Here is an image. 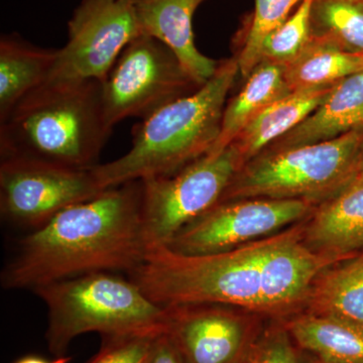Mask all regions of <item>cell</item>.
Segmentation results:
<instances>
[{"instance_id":"obj_17","label":"cell","mask_w":363,"mask_h":363,"mask_svg":"<svg viewBox=\"0 0 363 363\" xmlns=\"http://www.w3.org/2000/svg\"><path fill=\"white\" fill-rule=\"evenodd\" d=\"M58 49H45L16 35L0 40V123L51 76Z\"/></svg>"},{"instance_id":"obj_1","label":"cell","mask_w":363,"mask_h":363,"mask_svg":"<svg viewBox=\"0 0 363 363\" xmlns=\"http://www.w3.org/2000/svg\"><path fill=\"white\" fill-rule=\"evenodd\" d=\"M345 260L313 250L305 227L297 226L211 255L156 248L128 274L161 307L214 304L281 313L309 298L319 274Z\"/></svg>"},{"instance_id":"obj_5","label":"cell","mask_w":363,"mask_h":363,"mask_svg":"<svg viewBox=\"0 0 363 363\" xmlns=\"http://www.w3.org/2000/svg\"><path fill=\"white\" fill-rule=\"evenodd\" d=\"M48 308L45 340L54 357L67 355L74 339L166 330L164 308L150 300L131 279L99 272L63 279L33 290Z\"/></svg>"},{"instance_id":"obj_10","label":"cell","mask_w":363,"mask_h":363,"mask_svg":"<svg viewBox=\"0 0 363 363\" xmlns=\"http://www.w3.org/2000/svg\"><path fill=\"white\" fill-rule=\"evenodd\" d=\"M93 169H74L21 159L0 160V213L35 230L62 210L102 192Z\"/></svg>"},{"instance_id":"obj_29","label":"cell","mask_w":363,"mask_h":363,"mask_svg":"<svg viewBox=\"0 0 363 363\" xmlns=\"http://www.w3.org/2000/svg\"><path fill=\"white\" fill-rule=\"evenodd\" d=\"M359 173H363V143H362V150H360Z\"/></svg>"},{"instance_id":"obj_8","label":"cell","mask_w":363,"mask_h":363,"mask_svg":"<svg viewBox=\"0 0 363 363\" xmlns=\"http://www.w3.org/2000/svg\"><path fill=\"white\" fill-rule=\"evenodd\" d=\"M101 84L111 126L130 117L147 118L201 87L166 45L145 35L123 50Z\"/></svg>"},{"instance_id":"obj_16","label":"cell","mask_w":363,"mask_h":363,"mask_svg":"<svg viewBox=\"0 0 363 363\" xmlns=\"http://www.w3.org/2000/svg\"><path fill=\"white\" fill-rule=\"evenodd\" d=\"M333 87L292 91L266 107L231 143L240 155L241 164L259 156L269 145L302 123L322 104Z\"/></svg>"},{"instance_id":"obj_27","label":"cell","mask_w":363,"mask_h":363,"mask_svg":"<svg viewBox=\"0 0 363 363\" xmlns=\"http://www.w3.org/2000/svg\"><path fill=\"white\" fill-rule=\"evenodd\" d=\"M147 363H186L166 331L157 334Z\"/></svg>"},{"instance_id":"obj_18","label":"cell","mask_w":363,"mask_h":363,"mask_svg":"<svg viewBox=\"0 0 363 363\" xmlns=\"http://www.w3.org/2000/svg\"><path fill=\"white\" fill-rule=\"evenodd\" d=\"M291 92L286 81L285 67L260 62L245 79L240 92L227 100L220 135L208 154L216 155L225 150L255 116Z\"/></svg>"},{"instance_id":"obj_15","label":"cell","mask_w":363,"mask_h":363,"mask_svg":"<svg viewBox=\"0 0 363 363\" xmlns=\"http://www.w3.org/2000/svg\"><path fill=\"white\" fill-rule=\"evenodd\" d=\"M358 128H363V71L336 83L311 116L264 150L326 142Z\"/></svg>"},{"instance_id":"obj_26","label":"cell","mask_w":363,"mask_h":363,"mask_svg":"<svg viewBox=\"0 0 363 363\" xmlns=\"http://www.w3.org/2000/svg\"><path fill=\"white\" fill-rule=\"evenodd\" d=\"M241 363H297V358L286 331L272 329L245 353Z\"/></svg>"},{"instance_id":"obj_9","label":"cell","mask_w":363,"mask_h":363,"mask_svg":"<svg viewBox=\"0 0 363 363\" xmlns=\"http://www.w3.org/2000/svg\"><path fill=\"white\" fill-rule=\"evenodd\" d=\"M142 35L135 0H82L48 81L104 82L123 50Z\"/></svg>"},{"instance_id":"obj_23","label":"cell","mask_w":363,"mask_h":363,"mask_svg":"<svg viewBox=\"0 0 363 363\" xmlns=\"http://www.w3.org/2000/svg\"><path fill=\"white\" fill-rule=\"evenodd\" d=\"M303 0H255V11L245 18L234 39L236 62L243 79L260 62V49L267 35L290 16Z\"/></svg>"},{"instance_id":"obj_6","label":"cell","mask_w":363,"mask_h":363,"mask_svg":"<svg viewBox=\"0 0 363 363\" xmlns=\"http://www.w3.org/2000/svg\"><path fill=\"white\" fill-rule=\"evenodd\" d=\"M363 128L293 149L260 152L243 164L221 201L238 199H331L359 174Z\"/></svg>"},{"instance_id":"obj_28","label":"cell","mask_w":363,"mask_h":363,"mask_svg":"<svg viewBox=\"0 0 363 363\" xmlns=\"http://www.w3.org/2000/svg\"><path fill=\"white\" fill-rule=\"evenodd\" d=\"M72 357L69 355H63V357H55L52 359H47V358L39 357V355H26L16 359L13 363H70Z\"/></svg>"},{"instance_id":"obj_3","label":"cell","mask_w":363,"mask_h":363,"mask_svg":"<svg viewBox=\"0 0 363 363\" xmlns=\"http://www.w3.org/2000/svg\"><path fill=\"white\" fill-rule=\"evenodd\" d=\"M112 128L104 114L101 82L47 81L0 123V160L91 169L100 164Z\"/></svg>"},{"instance_id":"obj_7","label":"cell","mask_w":363,"mask_h":363,"mask_svg":"<svg viewBox=\"0 0 363 363\" xmlns=\"http://www.w3.org/2000/svg\"><path fill=\"white\" fill-rule=\"evenodd\" d=\"M242 167L233 145L206 154L173 175L142 181V222L147 252L168 247L184 227L218 204Z\"/></svg>"},{"instance_id":"obj_11","label":"cell","mask_w":363,"mask_h":363,"mask_svg":"<svg viewBox=\"0 0 363 363\" xmlns=\"http://www.w3.org/2000/svg\"><path fill=\"white\" fill-rule=\"evenodd\" d=\"M312 211V203L297 199L219 202L184 227L164 247L188 255L225 252L264 238Z\"/></svg>"},{"instance_id":"obj_4","label":"cell","mask_w":363,"mask_h":363,"mask_svg":"<svg viewBox=\"0 0 363 363\" xmlns=\"http://www.w3.org/2000/svg\"><path fill=\"white\" fill-rule=\"evenodd\" d=\"M240 69L222 60L196 92L172 102L133 128L130 150L93 168L102 190L150 177L169 176L209 152L220 135L227 97Z\"/></svg>"},{"instance_id":"obj_24","label":"cell","mask_w":363,"mask_h":363,"mask_svg":"<svg viewBox=\"0 0 363 363\" xmlns=\"http://www.w3.org/2000/svg\"><path fill=\"white\" fill-rule=\"evenodd\" d=\"M312 2L303 0L292 16L267 35L260 49V62L286 67L302 54L312 40Z\"/></svg>"},{"instance_id":"obj_22","label":"cell","mask_w":363,"mask_h":363,"mask_svg":"<svg viewBox=\"0 0 363 363\" xmlns=\"http://www.w3.org/2000/svg\"><path fill=\"white\" fill-rule=\"evenodd\" d=\"M313 39L363 56V0H313Z\"/></svg>"},{"instance_id":"obj_25","label":"cell","mask_w":363,"mask_h":363,"mask_svg":"<svg viewBox=\"0 0 363 363\" xmlns=\"http://www.w3.org/2000/svg\"><path fill=\"white\" fill-rule=\"evenodd\" d=\"M161 332L102 337L101 347L86 363H147L155 339Z\"/></svg>"},{"instance_id":"obj_30","label":"cell","mask_w":363,"mask_h":363,"mask_svg":"<svg viewBox=\"0 0 363 363\" xmlns=\"http://www.w3.org/2000/svg\"><path fill=\"white\" fill-rule=\"evenodd\" d=\"M319 363H325V362H319Z\"/></svg>"},{"instance_id":"obj_2","label":"cell","mask_w":363,"mask_h":363,"mask_svg":"<svg viewBox=\"0 0 363 363\" xmlns=\"http://www.w3.org/2000/svg\"><path fill=\"white\" fill-rule=\"evenodd\" d=\"M147 252L142 181L128 182L62 210L26 234L2 272L1 285L33 291L92 272H130Z\"/></svg>"},{"instance_id":"obj_13","label":"cell","mask_w":363,"mask_h":363,"mask_svg":"<svg viewBox=\"0 0 363 363\" xmlns=\"http://www.w3.org/2000/svg\"><path fill=\"white\" fill-rule=\"evenodd\" d=\"M206 0H135L136 16L143 35L167 45L199 85H204L220 61L208 58L197 49L193 16Z\"/></svg>"},{"instance_id":"obj_21","label":"cell","mask_w":363,"mask_h":363,"mask_svg":"<svg viewBox=\"0 0 363 363\" xmlns=\"http://www.w3.org/2000/svg\"><path fill=\"white\" fill-rule=\"evenodd\" d=\"M363 71L362 55L313 39L293 63L285 67V77L292 91L335 85Z\"/></svg>"},{"instance_id":"obj_14","label":"cell","mask_w":363,"mask_h":363,"mask_svg":"<svg viewBox=\"0 0 363 363\" xmlns=\"http://www.w3.org/2000/svg\"><path fill=\"white\" fill-rule=\"evenodd\" d=\"M305 242L318 252L345 259L363 250V173L320 205L305 228Z\"/></svg>"},{"instance_id":"obj_20","label":"cell","mask_w":363,"mask_h":363,"mask_svg":"<svg viewBox=\"0 0 363 363\" xmlns=\"http://www.w3.org/2000/svg\"><path fill=\"white\" fill-rule=\"evenodd\" d=\"M338 264L316 279L309 296L313 310L363 326V250Z\"/></svg>"},{"instance_id":"obj_12","label":"cell","mask_w":363,"mask_h":363,"mask_svg":"<svg viewBox=\"0 0 363 363\" xmlns=\"http://www.w3.org/2000/svg\"><path fill=\"white\" fill-rule=\"evenodd\" d=\"M214 304L164 307L166 331L186 363H241L247 332L240 317Z\"/></svg>"},{"instance_id":"obj_19","label":"cell","mask_w":363,"mask_h":363,"mask_svg":"<svg viewBox=\"0 0 363 363\" xmlns=\"http://www.w3.org/2000/svg\"><path fill=\"white\" fill-rule=\"evenodd\" d=\"M301 347L325 363H363V326L328 315H305L289 324Z\"/></svg>"}]
</instances>
